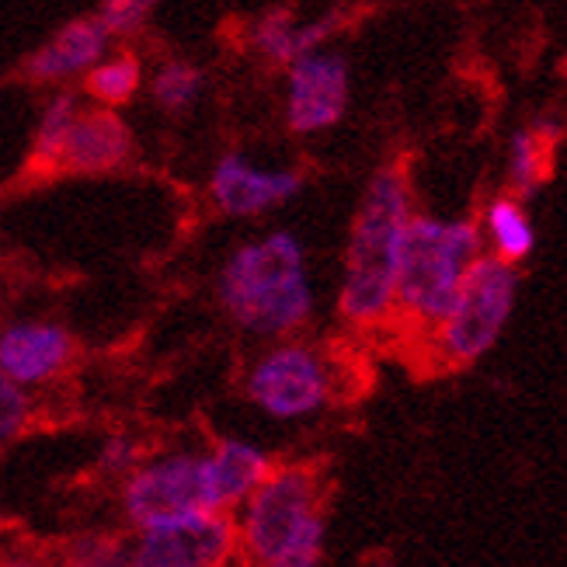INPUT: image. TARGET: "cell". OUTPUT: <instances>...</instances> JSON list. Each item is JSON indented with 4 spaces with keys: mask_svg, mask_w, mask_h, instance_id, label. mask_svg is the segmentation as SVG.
Segmentation results:
<instances>
[{
    "mask_svg": "<svg viewBox=\"0 0 567 567\" xmlns=\"http://www.w3.org/2000/svg\"><path fill=\"white\" fill-rule=\"evenodd\" d=\"M157 8V0H102V24L112 32V39H126V35H136L151 11Z\"/></svg>",
    "mask_w": 567,
    "mask_h": 567,
    "instance_id": "603a6c76",
    "label": "cell"
},
{
    "mask_svg": "<svg viewBox=\"0 0 567 567\" xmlns=\"http://www.w3.org/2000/svg\"><path fill=\"white\" fill-rule=\"evenodd\" d=\"M213 508L206 484L203 453H164L154 460H140L122 484V512L133 529L154 526L175 515Z\"/></svg>",
    "mask_w": 567,
    "mask_h": 567,
    "instance_id": "52a82bcc",
    "label": "cell"
},
{
    "mask_svg": "<svg viewBox=\"0 0 567 567\" xmlns=\"http://www.w3.org/2000/svg\"><path fill=\"white\" fill-rule=\"evenodd\" d=\"M411 188L401 167H383L369 178L344 251L338 292L341 317L355 328H377L393 317L401 237L411 219Z\"/></svg>",
    "mask_w": 567,
    "mask_h": 567,
    "instance_id": "7a4b0ae2",
    "label": "cell"
},
{
    "mask_svg": "<svg viewBox=\"0 0 567 567\" xmlns=\"http://www.w3.org/2000/svg\"><path fill=\"white\" fill-rule=\"evenodd\" d=\"M303 192V175L292 167H261L244 154H224L209 175V199L216 213L251 219L279 209Z\"/></svg>",
    "mask_w": 567,
    "mask_h": 567,
    "instance_id": "30bf717a",
    "label": "cell"
},
{
    "mask_svg": "<svg viewBox=\"0 0 567 567\" xmlns=\"http://www.w3.org/2000/svg\"><path fill=\"white\" fill-rule=\"evenodd\" d=\"M237 554V526L230 512H188L136 529L130 539V567H224Z\"/></svg>",
    "mask_w": 567,
    "mask_h": 567,
    "instance_id": "ba28073f",
    "label": "cell"
},
{
    "mask_svg": "<svg viewBox=\"0 0 567 567\" xmlns=\"http://www.w3.org/2000/svg\"><path fill=\"white\" fill-rule=\"evenodd\" d=\"M70 564L87 567H130V539H115L105 533L84 536L78 547L70 550Z\"/></svg>",
    "mask_w": 567,
    "mask_h": 567,
    "instance_id": "7402d4cb",
    "label": "cell"
},
{
    "mask_svg": "<svg viewBox=\"0 0 567 567\" xmlns=\"http://www.w3.org/2000/svg\"><path fill=\"white\" fill-rule=\"evenodd\" d=\"M484 251V234L474 219L414 216L408 219L393 286V313L411 324L435 328L450 313L471 261Z\"/></svg>",
    "mask_w": 567,
    "mask_h": 567,
    "instance_id": "277c9868",
    "label": "cell"
},
{
    "mask_svg": "<svg viewBox=\"0 0 567 567\" xmlns=\"http://www.w3.org/2000/svg\"><path fill=\"white\" fill-rule=\"evenodd\" d=\"M203 460H206L209 502L216 512H234L276 466L272 456L248 439L216 442L209 453H203Z\"/></svg>",
    "mask_w": 567,
    "mask_h": 567,
    "instance_id": "5bb4252c",
    "label": "cell"
},
{
    "mask_svg": "<svg viewBox=\"0 0 567 567\" xmlns=\"http://www.w3.org/2000/svg\"><path fill=\"white\" fill-rule=\"evenodd\" d=\"M81 112V97L73 91H56L49 97V105L42 109V118L35 126V143H32V164L35 171H56L63 143L70 136L73 118Z\"/></svg>",
    "mask_w": 567,
    "mask_h": 567,
    "instance_id": "ac0fdd59",
    "label": "cell"
},
{
    "mask_svg": "<svg viewBox=\"0 0 567 567\" xmlns=\"http://www.w3.org/2000/svg\"><path fill=\"white\" fill-rule=\"evenodd\" d=\"M237 550L261 567H317L328 523L310 466H272L237 508Z\"/></svg>",
    "mask_w": 567,
    "mask_h": 567,
    "instance_id": "3957f363",
    "label": "cell"
},
{
    "mask_svg": "<svg viewBox=\"0 0 567 567\" xmlns=\"http://www.w3.org/2000/svg\"><path fill=\"white\" fill-rule=\"evenodd\" d=\"M338 24H341V14L338 11H328V14H320L313 21H300V24H296V56L324 45L331 39V32L338 29Z\"/></svg>",
    "mask_w": 567,
    "mask_h": 567,
    "instance_id": "d4e9b609",
    "label": "cell"
},
{
    "mask_svg": "<svg viewBox=\"0 0 567 567\" xmlns=\"http://www.w3.org/2000/svg\"><path fill=\"white\" fill-rule=\"evenodd\" d=\"M515 300H519V265L481 251L466 268L450 313L432 328L439 359L450 365L484 359L505 334Z\"/></svg>",
    "mask_w": 567,
    "mask_h": 567,
    "instance_id": "5b68a950",
    "label": "cell"
},
{
    "mask_svg": "<svg viewBox=\"0 0 567 567\" xmlns=\"http://www.w3.org/2000/svg\"><path fill=\"white\" fill-rule=\"evenodd\" d=\"M248 401L276 422H300L334 398L331 362L307 341H279L248 369Z\"/></svg>",
    "mask_w": 567,
    "mask_h": 567,
    "instance_id": "8992f818",
    "label": "cell"
},
{
    "mask_svg": "<svg viewBox=\"0 0 567 567\" xmlns=\"http://www.w3.org/2000/svg\"><path fill=\"white\" fill-rule=\"evenodd\" d=\"M112 49V32L102 24V18H78L63 24V29L39 45L29 60V78L39 84H60L70 78H81L97 60L109 56Z\"/></svg>",
    "mask_w": 567,
    "mask_h": 567,
    "instance_id": "4fadbf2b",
    "label": "cell"
},
{
    "mask_svg": "<svg viewBox=\"0 0 567 567\" xmlns=\"http://www.w3.org/2000/svg\"><path fill=\"white\" fill-rule=\"evenodd\" d=\"M206 87V78L199 66H192L185 60H167L154 70L151 78V97L154 105L167 115H178V112H188L195 102H199V94Z\"/></svg>",
    "mask_w": 567,
    "mask_h": 567,
    "instance_id": "d6986e66",
    "label": "cell"
},
{
    "mask_svg": "<svg viewBox=\"0 0 567 567\" xmlns=\"http://www.w3.org/2000/svg\"><path fill=\"white\" fill-rule=\"evenodd\" d=\"M136 463H140V446L126 435L109 439L102 446V453H97V466H102V471L112 474V477H126Z\"/></svg>",
    "mask_w": 567,
    "mask_h": 567,
    "instance_id": "cb8c5ba5",
    "label": "cell"
},
{
    "mask_svg": "<svg viewBox=\"0 0 567 567\" xmlns=\"http://www.w3.org/2000/svg\"><path fill=\"white\" fill-rule=\"evenodd\" d=\"M219 303L240 331L289 338L317 310L307 248L292 230H268L227 258L219 272Z\"/></svg>",
    "mask_w": 567,
    "mask_h": 567,
    "instance_id": "6da1fadb",
    "label": "cell"
},
{
    "mask_svg": "<svg viewBox=\"0 0 567 567\" xmlns=\"http://www.w3.org/2000/svg\"><path fill=\"white\" fill-rule=\"evenodd\" d=\"M352 70L331 49H310L286 63V126L300 136L334 130L349 112Z\"/></svg>",
    "mask_w": 567,
    "mask_h": 567,
    "instance_id": "9c48e42d",
    "label": "cell"
},
{
    "mask_svg": "<svg viewBox=\"0 0 567 567\" xmlns=\"http://www.w3.org/2000/svg\"><path fill=\"white\" fill-rule=\"evenodd\" d=\"M140 87H143V63L133 53L102 56L87 70V84H84L91 102L109 109H122L126 102H133Z\"/></svg>",
    "mask_w": 567,
    "mask_h": 567,
    "instance_id": "e0dca14e",
    "label": "cell"
},
{
    "mask_svg": "<svg viewBox=\"0 0 567 567\" xmlns=\"http://www.w3.org/2000/svg\"><path fill=\"white\" fill-rule=\"evenodd\" d=\"M481 234L491 240V255H498L512 265H519L536 248V227L519 203V195H498L484 209V227Z\"/></svg>",
    "mask_w": 567,
    "mask_h": 567,
    "instance_id": "2e32d148",
    "label": "cell"
},
{
    "mask_svg": "<svg viewBox=\"0 0 567 567\" xmlns=\"http://www.w3.org/2000/svg\"><path fill=\"white\" fill-rule=\"evenodd\" d=\"M32 422V398L14 380L0 377V446L14 442Z\"/></svg>",
    "mask_w": 567,
    "mask_h": 567,
    "instance_id": "44dd1931",
    "label": "cell"
},
{
    "mask_svg": "<svg viewBox=\"0 0 567 567\" xmlns=\"http://www.w3.org/2000/svg\"><path fill=\"white\" fill-rule=\"evenodd\" d=\"M73 359V338L56 320H14L0 331V377L32 390L53 383Z\"/></svg>",
    "mask_w": 567,
    "mask_h": 567,
    "instance_id": "8fae6325",
    "label": "cell"
},
{
    "mask_svg": "<svg viewBox=\"0 0 567 567\" xmlns=\"http://www.w3.org/2000/svg\"><path fill=\"white\" fill-rule=\"evenodd\" d=\"M564 126L557 118H539L508 143V182L515 195H536L554 175V146L560 143Z\"/></svg>",
    "mask_w": 567,
    "mask_h": 567,
    "instance_id": "9a60e30c",
    "label": "cell"
},
{
    "mask_svg": "<svg viewBox=\"0 0 567 567\" xmlns=\"http://www.w3.org/2000/svg\"><path fill=\"white\" fill-rule=\"evenodd\" d=\"M296 21L292 11H268L251 32V42L268 63H289L296 60Z\"/></svg>",
    "mask_w": 567,
    "mask_h": 567,
    "instance_id": "ffe728a7",
    "label": "cell"
},
{
    "mask_svg": "<svg viewBox=\"0 0 567 567\" xmlns=\"http://www.w3.org/2000/svg\"><path fill=\"white\" fill-rule=\"evenodd\" d=\"M133 154V133L118 109L109 105H91L81 109L73 118L70 136L63 143L60 167L73 171V175H109V171L122 167Z\"/></svg>",
    "mask_w": 567,
    "mask_h": 567,
    "instance_id": "7c38bea8",
    "label": "cell"
}]
</instances>
